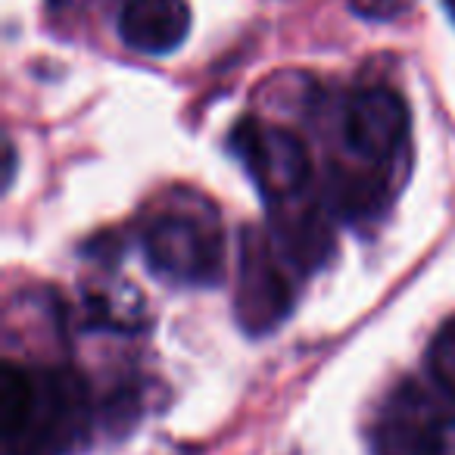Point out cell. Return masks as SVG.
I'll list each match as a JSON object with an SVG mask.
<instances>
[{
	"mask_svg": "<svg viewBox=\"0 0 455 455\" xmlns=\"http://www.w3.org/2000/svg\"><path fill=\"white\" fill-rule=\"evenodd\" d=\"M427 368L436 384H440L449 396H455V318H449L434 334V340H430Z\"/></svg>",
	"mask_w": 455,
	"mask_h": 455,
	"instance_id": "obj_8",
	"label": "cell"
},
{
	"mask_svg": "<svg viewBox=\"0 0 455 455\" xmlns=\"http://www.w3.org/2000/svg\"><path fill=\"white\" fill-rule=\"evenodd\" d=\"M349 7H353V13H359L362 20L387 22V20L403 16L405 10L411 7V0H349Z\"/></svg>",
	"mask_w": 455,
	"mask_h": 455,
	"instance_id": "obj_9",
	"label": "cell"
},
{
	"mask_svg": "<svg viewBox=\"0 0 455 455\" xmlns=\"http://www.w3.org/2000/svg\"><path fill=\"white\" fill-rule=\"evenodd\" d=\"M409 138V107L387 84L359 88L343 109V140L349 153L371 165H384Z\"/></svg>",
	"mask_w": 455,
	"mask_h": 455,
	"instance_id": "obj_5",
	"label": "cell"
},
{
	"mask_svg": "<svg viewBox=\"0 0 455 455\" xmlns=\"http://www.w3.org/2000/svg\"><path fill=\"white\" fill-rule=\"evenodd\" d=\"M235 306L243 331L250 334L278 328L293 306V287L281 272L278 243L262 231H243Z\"/></svg>",
	"mask_w": 455,
	"mask_h": 455,
	"instance_id": "obj_4",
	"label": "cell"
},
{
	"mask_svg": "<svg viewBox=\"0 0 455 455\" xmlns=\"http://www.w3.org/2000/svg\"><path fill=\"white\" fill-rule=\"evenodd\" d=\"M91 430V393L66 365L7 362L0 378L4 455H69Z\"/></svg>",
	"mask_w": 455,
	"mask_h": 455,
	"instance_id": "obj_1",
	"label": "cell"
},
{
	"mask_svg": "<svg viewBox=\"0 0 455 455\" xmlns=\"http://www.w3.org/2000/svg\"><path fill=\"white\" fill-rule=\"evenodd\" d=\"M231 150L247 165L259 194L281 206L297 200L312 178V156L291 128L243 119L231 134Z\"/></svg>",
	"mask_w": 455,
	"mask_h": 455,
	"instance_id": "obj_3",
	"label": "cell"
},
{
	"mask_svg": "<svg viewBox=\"0 0 455 455\" xmlns=\"http://www.w3.org/2000/svg\"><path fill=\"white\" fill-rule=\"evenodd\" d=\"M190 32L188 0H128L119 13V35L132 51L163 57Z\"/></svg>",
	"mask_w": 455,
	"mask_h": 455,
	"instance_id": "obj_7",
	"label": "cell"
},
{
	"mask_svg": "<svg viewBox=\"0 0 455 455\" xmlns=\"http://www.w3.org/2000/svg\"><path fill=\"white\" fill-rule=\"evenodd\" d=\"M380 455H455V411L409 390L393 399L378 430Z\"/></svg>",
	"mask_w": 455,
	"mask_h": 455,
	"instance_id": "obj_6",
	"label": "cell"
},
{
	"mask_svg": "<svg viewBox=\"0 0 455 455\" xmlns=\"http://www.w3.org/2000/svg\"><path fill=\"white\" fill-rule=\"evenodd\" d=\"M446 10H449V16H452V22H455V0H446Z\"/></svg>",
	"mask_w": 455,
	"mask_h": 455,
	"instance_id": "obj_10",
	"label": "cell"
},
{
	"mask_svg": "<svg viewBox=\"0 0 455 455\" xmlns=\"http://www.w3.org/2000/svg\"><path fill=\"white\" fill-rule=\"evenodd\" d=\"M147 266L175 284H215L225 272V237L200 203L163 209L144 228Z\"/></svg>",
	"mask_w": 455,
	"mask_h": 455,
	"instance_id": "obj_2",
	"label": "cell"
}]
</instances>
